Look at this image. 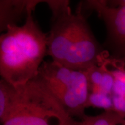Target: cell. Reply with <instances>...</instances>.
Returning a JSON list of instances; mask_svg holds the SVG:
<instances>
[{"mask_svg":"<svg viewBox=\"0 0 125 125\" xmlns=\"http://www.w3.org/2000/svg\"><path fill=\"white\" fill-rule=\"evenodd\" d=\"M45 3L52 12L47 56L73 70L85 71L99 65L107 52L90 29L87 20L89 14L79 4L73 13L68 0H46Z\"/></svg>","mask_w":125,"mask_h":125,"instance_id":"1","label":"cell"},{"mask_svg":"<svg viewBox=\"0 0 125 125\" xmlns=\"http://www.w3.org/2000/svg\"><path fill=\"white\" fill-rule=\"evenodd\" d=\"M30 11L22 26H10L0 36V75L16 87L38 76L47 56L48 34Z\"/></svg>","mask_w":125,"mask_h":125,"instance_id":"2","label":"cell"},{"mask_svg":"<svg viewBox=\"0 0 125 125\" xmlns=\"http://www.w3.org/2000/svg\"><path fill=\"white\" fill-rule=\"evenodd\" d=\"M17 87L18 93L2 125H81L38 76Z\"/></svg>","mask_w":125,"mask_h":125,"instance_id":"3","label":"cell"},{"mask_svg":"<svg viewBox=\"0 0 125 125\" xmlns=\"http://www.w3.org/2000/svg\"><path fill=\"white\" fill-rule=\"evenodd\" d=\"M53 96L72 118L82 121L89 95L85 71L73 70L52 62H43L38 75Z\"/></svg>","mask_w":125,"mask_h":125,"instance_id":"4","label":"cell"},{"mask_svg":"<svg viewBox=\"0 0 125 125\" xmlns=\"http://www.w3.org/2000/svg\"><path fill=\"white\" fill-rule=\"evenodd\" d=\"M84 12L95 11L105 25L107 35L102 45L111 58L125 60V5L111 7L104 0L80 2Z\"/></svg>","mask_w":125,"mask_h":125,"instance_id":"5","label":"cell"},{"mask_svg":"<svg viewBox=\"0 0 125 125\" xmlns=\"http://www.w3.org/2000/svg\"><path fill=\"white\" fill-rule=\"evenodd\" d=\"M45 0H1L0 31H5L8 27L16 26L30 11H34L40 3Z\"/></svg>","mask_w":125,"mask_h":125,"instance_id":"6","label":"cell"},{"mask_svg":"<svg viewBox=\"0 0 125 125\" xmlns=\"http://www.w3.org/2000/svg\"><path fill=\"white\" fill-rule=\"evenodd\" d=\"M18 93V87L4 79L0 81V121L5 116Z\"/></svg>","mask_w":125,"mask_h":125,"instance_id":"7","label":"cell"},{"mask_svg":"<svg viewBox=\"0 0 125 125\" xmlns=\"http://www.w3.org/2000/svg\"><path fill=\"white\" fill-rule=\"evenodd\" d=\"M125 118L117 112L104 111L96 116H88L81 121V125H122Z\"/></svg>","mask_w":125,"mask_h":125,"instance_id":"8","label":"cell"},{"mask_svg":"<svg viewBox=\"0 0 125 125\" xmlns=\"http://www.w3.org/2000/svg\"><path fill=\"white\" fill-rule=\"evenodd\" d=\"M100 65H102L114 76L115 80L125 86V60L111 58L106 53L101 59Z\"/></svg>","mask_w":125,"mask_h":125,"instance_id":"9","label":"cell"},{"mask_svg":"<svg viewBox=\"0 0 125 125\" xmlns=\"http://www.w3.org/2000/svg\"><path fill=\"white\" fill-rule=\"evenodd\" d=\"M90 107L104 109L105 111H114L112 96L100 92H90L87 108Z\"/></svg>","mask_w":125,"mask_h":125,"instance_id":"10","label":"cell"},{"mask_svg":"<svg viewBox=\"0 0 125 125\" xmlns=\"http://www.w3.org/2000/svg\"><path fill=\"white\" fill-rule=\"evenodd\" d=\"M111 96L114 111L125 118V86L115 81Z\"/></svg>","mask_w":125,"mask_h":125,"instance_id":"11","label":"cell"},{"mask_svg":"<svg viewBox=\"0 0 125 125\" xmlns=\"http://www.w3.org/2000/svg\"><path fill=\"white\" fill-rule=\"evenodd\" d=\"M90 92H97L103 76V69L100 65H95L85 71Z\"/></svg>","mask_w":125,"mask_h":125,"instance_id":"12","label":"cell"},{"mask_svg":"<svg viewBox=\"0 0 125 125\" xmlns=\"http://www.w3.org/2000/svg\"><path fill=\"white\" fill-rule=\"evenodd\" d=\"M100 65L103 68L104 73H103L102 80H101L97 92H100V93L112 96L115 83V78L108 71H107L104 68V67H103L102 65Z\"/></svg>","mask_w":125,"mask_h":125,"instance_id":"13","label":"cell"},{"mask_svg":"<svg viewBox=\"0 0 125 125\" xmlns=\"http://www.w3.org/2000/svg\"><path fill=\"white\" fill-rule=\"evenodd\" d=\"M108 5L111 7H116L120 5H125V0H116V1H107Z\"/></svg>","mask_w":125,"mask_h":125,"instance_id":"14","label":"cell"},{"mask_svg":"<svg viewBox=\"0 0 125 125\" xmlns=\"http://www.w3.org/2000/svg\"><path fill=\"white\" fill-rule=\"evenodd\" d=\"M122 125H125V121L124 122V123H123V124H122Z\"/></svg>","mask_w":125,"mask_h":125,"instance_id":"15","label":"cell"}]
</instances>
